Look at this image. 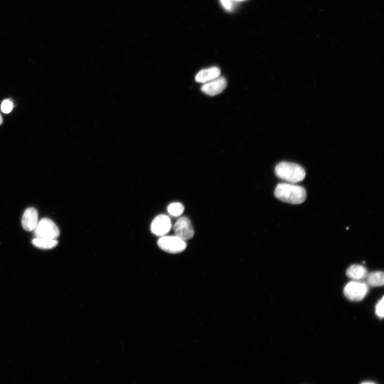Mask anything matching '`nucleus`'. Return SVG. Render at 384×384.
Instances as JSON below:
<instances>
[{
	"label": "nucleus",
	"mask_w": 384,
	"mask_h": 384,
	"mask_svg": "<svg viewBox=\"0 0 384 384\" xmlns=\"http://www.w3.org/2000/svg\"><path fill=\"white\" fill-rule=\"evenodd\" d=\"M226 86V79L219 76L211 82L204 84L201 87V90L208 96H214L223 92Z\"/></svg>",
	"instance_id": "7"
},
{
	"label": "nucleus",
	"mask_w": 384,
	"mask_h": 384,
	"mask_svg": "<svg viewBox=\"0 0 384 384\" xmlns=\"http://www.w3.org/2000/svg\"><path fill=\"white\" fill-rule=\"evenodd\" d=\"M173 231L177 237L185 241L192 239L194 235L191 222L185 217L178 219L173 226Z\"/></svg>",
	"instance_id": "6"
},
{
	"label": "nucleus",
	"mask_w": 384,
	"mask_h": 384,
	"mask_svg": "<svg viewBox=\"0 0 384 384\" xmlns=\"http://www.w3.org/2000/svg\"><path fill=\"white\" fill-rule=\"evenodd\" d=\"M171 228V222L168 215H159L155 218L151 226V232L157 236H164L170 232Z\"/></svg>",
	"instance_id": "8"
},
{
	"label": "nucleus",
	"mask_w": 384,
	"mask_h": 384,
	"mask_svg": "<svg viewBox=\"0 0 384 384\" xmlns=\"http://www.w3.org/2000/svg\"><path fill=\"white\" fill-rule=\"evenodd\" d=\"M32 244L39 249L48 250L56 247L58 245V241L56 239L36 238L32 240Z\"/></svg>",
	"instance_id": "13"
},
{
	"label": "nucleus",
	"mask_w": 384,
	"mask_h": 384,
	"mask_svg": "<svg viewBox=\"0 0 384 384\" xmlns=\"http://www.w3.org/2000/svg\"><path fill=\"white\" fill-rule=\"evenodd\" d=\"M38 223V213L35 208H29L25 211L22 220V226L26 231H34Z\"/></svg>",
	"instance_id": "9"
},
{
	"label": "nucleus",
	"mask_w": 384,
	"mask_h": 384,
	"mask_svg": "<svg viewBox=\"0 0 384 384\" xmlns=\"http://www.w3.org/2000/svg\"><path fill=\"white\" fill-rule=\"evenodd\" d=\"M168 212L172 216L178 217L184 212V207L180 203H173L168 207Z\"/></svg>",
	"instance_id": "14"
},
{
	"label": "nucleus",
	"mask_w": 384,
	"mask_h": 384,
	"mask_svg": "<svg viewBox=\"0 0 384 384\" xmlns=\"http://www.w3.org/2000/svg\"><path fill=\"white\" fill-rule=\"evenodd\" d=\"M158 245L162 250L173 254L183 252L187 247L185 241L177 236H162L158 241Z\"/></svg>",
	"instance_id": "3"
},
{
	"label": "nucleus",
	"mask_w": 384,
	"mask_h": 384,
	"mask_svg": "<svg viewBox=\"0 0 384 384\" xmlns=\"http://www.w3.org/2000/svg\"><path fill=\"white\" fill-rule=\"evenodd\" d=\"M376 314L380 318H384V297L376 306Z\"/></svg>",
	"instance_id": "16"
},
{
	"label": "nucleus",
	"mask_w": 384,
	"mask_h": 384,
	"mask_svg": "<svg viewBox=\"0 0 384 384\" xmlns=\"http://www.w3.org/2000/svg\"><path fill=\"white\" fill-rule=\"evenodd\" d=\"M13 107V104L10 99H6L1 104V111L5 114L10 113Z\"/></svg>",
	"instance_id": "15"
},
{
	"label": "nucleus",
	"mask_w": 384,
	"mask_h": 384,
	"mask_svg": "<svg viewBox=\"0 0 384 384\" xmlns=\"http://www.w3.org/2000/svg\"><path fill=\"white\" fill-rule=\"evenodd\" d=\"M2 123H3V119L1 115V114H0V126L2 125Z\"/></svg>",
	"instance_id": "18"
},
{
	"label": "nucleus",
	"mask_w": 384,
	"mask_h": 384,
	"mask_svg": "<svg viewBox=\"0 0 384 384\" xmlns=\"http://www.w3.org/2000/svg\"><path fill=\"white\" fill-rule=\"evenodd\" d=\"M367 284L373 287H382L384 284V274L383 272L376 271L368 274Z\"/></svg>",
	"instance_id": "12"
},
{
	"label": "nucleus",
	"mask_w": 384,
	"mask_h": 384,
	"mask_svg": "<svg viewBox=\"0 0 384 384\" xmlns=\"http://www.w3.org/2000/svg\"><path fill=\"white\" fill-rule=\"evenodd\" d=\"M369 290V286L366 283L355 281L346 285L343 289V294L350 300L360 301L365 299Z\"/></svg>",
	"instance_id": "5"
},
{
	"label": "nucleus",
	"mask_w": 384,
	"mask_h": 384,
	"mask_svg": "<svg viewBox=\"0 0 384 384\" xmlns=\"http://www.w3.org/2000/svg\"><path fill=\"white\" fill-rule=\"evenodd\" d=\"M346 275L349 278L355 281H360L366 278L368 271L362 265H353L347 269Z\"/></svg>",
	"instance_id": "11"
},
{
	"label": "nucleus",
	"mask_w": 384,
	"mask_h": 384,
	"mask_svg": "<svg viewBox=\"0 0 384 384\" xmlns=\"http://www.w3.org/2000/svg\"><path fill=\"white\" fill-rule=\"evenodd\" d=\"M221 71L217 67H212L210 68L201 70L195 77L197 83L205 84L219 77Z\"/></svg>",
	"instance_id": "10"
},
{
	"label": "nucleus",
	"mask_w": 384,
	"mask_h": 384,
	"mask_svg": "<svg viewBox=\"0 0 384 384\" xmlns=\"http://www.w3.org/2000/svg\"><path fill=\"white\" fill-rule=\"evenodd\" d=\"M276 198L284 203L299 205L306 199V192L304 187L291 184L281 183L276 187Z\"/></svg>",
	"instance_id": "1"
},
{
	"label": "nucleus",
	"mask_w": 384,
	"mask_h": 384,
	"mask_svg": "<svg viewBox=\"0 0 384 384\" xmlns=\"http://www.w3.org/2000/svg\"><path fill=\"white\" fill-rule=\"evenodd\" d=\"M233 1H245V0H233Z\"/></svg>",
	"instance_id": "20"
},
{
	"label": "nucleus",
	"mask_w": 384,
	"mask_h": 384,
	"mask_svg": "<svg viewBox=\"0 0 384 384\" xmlns=\"http://www.w3.org/2000/svg\"><path fill=\"white\" fill-rule=\"evenodd\" d=\"M275 173L277 176L293 184L298 183L304 180L305 171L302 167L294 163L282 162L275 167Z\"/></svg>",
	"instance_id": "2"
},
{
	"label": "nucleus",
	"mask_w": 384,
	"mask_h": 384,
	"mask_svg": "<svg viewBox=\"0 0 384 384\" xmlns=\"http://www.w3.org/2000/svg\"><path fill=\"white\" fill-rule=\"evenodd\" d=\"M363 384H374V383L372 382H366L363 383Z\"/></svg>",
	"instance_id": "19"
},
{
	"label": "nucleus",
	"mask_w": 384,
	"mask_h": 384,
	"mask_svg": "<svg viewBox=\"0 0 384 384\" xmlns=\"http://www.w3.org/2000/svg\"><path fill=\"white\" fill-rule=\"evenodd\" d=\"M224 7L227 10H231L233 6V0H220Z\"/></svg>",
	"instance_id": "17"
},
{
	"label": "nucleus",
	"mask_w": 384,
	"mask_h": 384,
	"mask_svg": "<svg viewBox=\"0 0 384 384\" xmlns=\"http://www.w3.org/2000/svg\"><path fill=\"white\" fill-rule=\"evenodd\" d=\"M34 231L36 237L38 238L56 239L60 234L57 225L48 218H43L38 222Z\"/></svg>",
	"instance_id": "4"
}]
</instances>
